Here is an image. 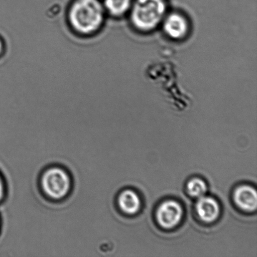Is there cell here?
Masks as SVG:
<instances>
[{"label": "cell", "mask_w": 257, "mask_h": 257, "mask_svg": "<svg viewBox=\"0 0 257 257\" xmlns=\"http://www.w3.org/2000/svg\"><path fill=\"white\" fill-rule=\"evenodd\" d=\"M37 185L45 200L53 203H60L71 196L74 180L66 167L53 164L43 169L38 178Z\"/></svg>", "instance_id": "cell-1"}, {"label": "cell", "mask_w": 257, "mask_h": 257, "mask_svg": "<svg viewBox=\"0 0 257 257\" xmlns=\"http://www.w3.org/2000/svg\"><path fill=\"white\" fill-rule=\"evenodd\" d=\"M104 10L98 0H76L70 8L69 19L75 31L91 34L101 27Z\"/></svg>", "instance_id": "cell-2"}, {"label": "cell", "mask_w": 257, "mask_h": 257, "mask_svg": "<svg viewBox=\"0 0 257 257\" xmlns=\"http://www.w3.org/2000/svg\"><path fill=\"white\" fill-rule=\"evenodd\" d=\"M165 0H136L131 14V21L136 29L150 32L162 21L166 13Z\"/></svg>", "instance_id": "cell-3"}, {"label": "cell", "mask_w": 257, "mask_h": 257, "mask_svg": "<svg viewBox=\"0 0 257 257\" xmlns=\"http://www.w3.org/2000/svg\"><path fill=\"white\" fill-rule=\"evenodd\" d=\"M184 211L180 203L175 200L163 201L156 208V221L161 228L171 230L178 226L183 220Z\"/></svg>", "instance_id": "cell-4"}, {"label": "cell", "mask_w": 257, "mask_h": 257, "mask_svg": "<svg viewBox=\"0 0 257 257\" xmlns=\"http://www.w3.org/2000/svg\"><path fill=\"white\" fill-rule=\"evenodd\" d=\"M196 216L201 222L210 224L215 222L220 217L221 207L215 198L203 196L198 198L195 206Z\"/></svg>", "instance_id": "cell-5"}, {"label": "cell", "mask_w": 257, "mask_h": 257, "mask_svg": "<svg viewBox=\"0 0 257 257\" xmlns=\"http://www.w3.org/2000/svg\"><path fill=\"white\" fill-rule=\"evenodd\" d=\"M233 201L239 210L253 213L257 208V193L255 188L248 185L238 186L233 193Z\"/></svg>", "instance_id": "cell-6"}, {"label": "cell", "mask_w": 257, "mask_h": 257, "mask_svg": "<svg viewBox=\"0 0 257 257\" xmlns=\"http://www.w3.org/2000/svg\"><path fill=\"white\" fill-rule=\"evenodd\" d=\"M115 203L118 210L127 216L136 215L142 205L140 196L131 189H125L120 191L115 199Z\"/></svg>", "instance_id": "cell-7"}, {"label": "cell", "mask_w": 257, "mask_h": 257, "mask_svg": "<svg viewBox=\"0 0 257 257\" xmlns=\"http://www.w3.org/2000/svg\"><path fill=\"white\" fill-rule=\"evenodd\" d=\"M163 29L171 39H183L188 33V25L185 17L177 13L169 15L164 22Z\"/></svg>", "instance_id": "cell-8"}, {"label": "cell", "mask_w": 257, "mask_h": 257, "mask_svg": "<svg viewBox=\"0 0 257 257\" xmlns=\"http://www.w3.org/2000/svg\"><path fill=\"white\" fill-rule=\"evenodd\" d=\"M186 190L191 197L200 198L205 195L208 188L205 181L202 179L193 178L186 183Z\"/></svg>", "instance_id": "cell-9"}, {"label": "cell", "mask_w": 257, "mask_h": 257, "mask_svg": "<svg viewBox=\"0 0 257 257\" xmlns=\"http://www.w3.org/2000/svg\"><path fill=\"white\" fill-rule=\"evenodd\" d=\"M131 0H105V9L110 15L119 17L124 15L130 9Z\"/></svg>", "instance_id": "cell-10"}, {"label": "cell", "mask_w": 257, "mask_h": 257, "mask_svg": "<svg viewBox=\"0 0 257 257\" xmlns=\"http://www.w3.org/2000/svg\"><path fill=\"white\" fill-rule=\"evenodd\" d=\"M8 195V186L6 180L0 172V204L4 202Z\"/></svg>", "instance_id": "cell-11"}, {"label": "cell", "mask_w": 257, "mask_h": 257, "mask_svg": "<svg viewBox=\"0 0 257 257\" xmlns=\"http://www.w3.org/2000/svg\"><path fill=\"white\" fill-rule=\"evenodd\" d=\"M3 49H4V44H3L2 40H0V54H1Z\"/></svg>", "instance_id": "cell-12"}, {"label": "cell", "mask_w": 257, "mask_h": 257, "mask_svg": "<svg viewBox=\"0 0 257 257\" xmlns=\"http://www.w3.org/2000/svg\"><path fill=\"white\" fill-rule=\"evenodd\" d=\"M1 229H2V220H1V217H0V232H1Z\"/></svg>", "instance_id": "cell-13"}]
</instances>
